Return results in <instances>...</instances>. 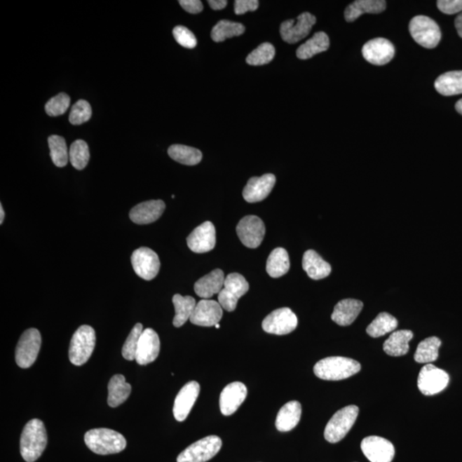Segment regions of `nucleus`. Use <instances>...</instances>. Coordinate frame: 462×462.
Segmentation results:
<instances>
[{"label":"nucleus","instance_id":"obj_26","mask_svg":"<svg viewBox=\"0 0 462 462\" xmlns=\"http://www.w3.org/2000/svg\"><path fill=\"white\" fill-rule=\"evenodd\" d=\"M302 267L313 280H320L327 278L332 273V266L328 262L325 261L321 256L314 250L305 252L302 259Z\"/></svg>","mask_w":462,"mask_h":462},{"label":"nucleus","instance_id":"obj_31","mask_svg":"<svg viewBox=\"0 0 462 462\" xmlns=\"http://www.w3.org/2000/svg\"><path fill=\"white\" fill-rule=\"evenodd\" d=\"M435 88L444 96L462 94V71L449 72L442 74L435 81Z\"/></svg>","mask_w":462,"mask_h":462},{"label":"nucleus","instance_id":"obj_14","mask_svg":"<svg viewBox=\"0 0 462 462\" xmlns=\"http://www.w3.org/2000/svg\"><path fill=\"white\" fill-rule=\"evenodd\" d=\"M236 233L244 246L256 248L259 247L265 238V224L259 217L248 215L240 220Z\"/></svg>","mask_w":462,"mask_h":462},{"label":"nucleus","instance_id":"obj_38","mask_svg":"<svg viewBox=\"0 0 462 462\" xmlns=\"http://www.w3.org/2000/svg\"><path fill=\"white\" fill-rule=\"evenodd\" d=\"M245 27L242 23L229 20H221L213 27L211 36L213 41L222 42L228 38L242 36Z\"/></svg>","mask_w":462,"mask_h":462},{"label":"nucleus","instance_id":"obj_4","mask_svg":"<svg viewBox=\"0 0 462 462\" xmlns=\"http://www.w3.org/2000/svg\"><path fill=\"white\" fill-rule=\"evenodd\" d=\"M96 336L94 328L89 325H81L74 333L69 349V358L75 366H81L87 362L94 352Z\"/></svg>","mask_w":462,"mask_h":462},{"label":"nucleus","instance_id":"obj_23","mask_svg":"<svg viewBox=\"0 0 462 462\" xmlns=\"http://www.w3.org/2000/svg\"><path fill=\"white\" fill-rule=\"evenodd\" d=\"M165 209L164 201H149L140 203L132 208L130 217L132 222L137 224H149L157 221Z\"/></svg>","mask_w":462,"mask_h":462},{"label":"nucleus","instance_id":"obj_45","mask_svg":"<svg viewBox=\"0 0 462 462\" xmlns=\"http://www.w3.org/2000/svg\"><path fill=\"white\" fill-rule=\"evenodd\" d=\"M173 36L177 43L185 48L193 49L197 45L195 34L184 26H177L173 29Z\"/></svg>","mask_w":462,"mask_h":462},{"label":"nucleus","instance_id":"obj_37","mask_svg":"<svg viewBox=\"0 0 462 462\" xmlns=\"http://www.w3.org/2000/svg\"><path fill=\"white\" fill-rule=\"evenodd\" d=\"M398 325L397 318L390 313H381L368 325L367 332L369 336L376 339L394 332Z\"/></svg>","mask_w":462,"mask_h":462},{"label":"nucleus","instance_id":"obj_35","mask_svg":"<svg viewBox=\"0 0 462 462\" xmlns=\"http://www.w3.org/2000/svg\"><path fill=\"white\" fill-rule=\"evenodd\" d=\"M441 344V340L437 337H430L423 340L418 345L414 360L421 364L433 362L438 358V351H440Z\"/></svg>","mask_w":462,"mask_h":462},{"label":"nucleus","instance_id":"obj_5","mask_svg":"<svg viewBox=\"0 0 462 462\" xmlns=\"http://www.w3.org/2000/svg\"><path fill=\"white\" fill-rule=\"evenodd\" d=\"M358 414L359 407L355 405L345 407L337 411L326 425L325 429L326 441L336 444L344 440L354 426Z\"/></svg>","mask_w":462,"mask_h":462},{"label":"nucleus","instance_id":"obj_47","mask_svg":"<svg viewBox=\"0 0 462 462\" xmlns=\"http://www.w3.org/2000/svg\"><path fill=\"white\" fill-rule=\"evenodd\" d=\"M259 2L258 0H236L235 1V13L243 15L247 11H254L258 9Z\"/></svg>","mask_w":462,"mask_h":462},{"label":"nucleus","instance_id":"obj_15","mask_svg":"<svg viewBox=\"0 0 462 462\" xmlns=\"http://www.w3.org/2000/svg\"><path fill=\"white\" fill-rule=\"evenodd\" d=\"M360 447L371 462H391L395 456L394 445L381 437H365Z\"/></svg>","mask_w":462,"mask_h":462},{"label":"nucleus","instance_id":"obj_44","mask_svg":"<svg viewBox=\"0 0 462 462\" xmlns=\"http://www.w3.org/2000/svg\"><path fill=\"white\" fill-rule=\"evenodd\" d=\"M71 104V98L69 95L61 93V94L53 97L46 104V111L49 116H57L63 115Z\"/></svg>","mask_w":462,"mask_h":462},{"label":"nucleus","instance_id":"obj_7","mask_svg":"<svg viewBox=\"0 0 462 462\" xmlns=\"http://www.w3.org/2000/svg\"><path fill=\"white\" fill-rule=\"evenodd\" d=\"M222 447V440L217 436H208L193 444L178 456L177 462H205L215 457Z\"/></svg>","mask_w":462,"mask_h":462},{"label":"nucleus","instance_id":"obj_24","mask_svg":"<svg viewBox=\"0 0 462 462\" xmlns=\"http://www.w3.org/2000/svg\"><path fill=\"white\" fill-rule=\"evenodd\" d=\"M363 308L362 301L355 299H344L334 308L332 320L341 326L351 325Z\"/></svg>","mask_w":462,"mask_h":462},{"label":"nucleus","instance_id":"obj_25","mask_svg":"<svg viewBox=\"0 0 462 462\" xmlns=\"http://www.w3.org/2000/svg\"><path fill=\"white\" fill-rule=\"evenodd\" d=\"M224 271L220 269L212 271L204 276L196 283L195 291L198 297L203 299H210L219 294L223 290L224 285Z\"/></svg>","mask_w":462,"mask_h":462},{"label":"nucleus","instance_id":"obj_10","mask_svg":"<svg viewBox=\"0 0 462 462\" xmlns=\"http://www.w3.org/2000/svg\"><path fill=\"white\" fill-rule=\"evenodd\" d=\"M449 376L433 364H426L419 372L418 387L422 394L433 395L440 393L448 386Z\"/></svg>","mask_w":462,"mask_h":462},{"label":"nucleus","instance_id":"obj_33","mask_svg":"<svg viewBox=\"0 0 462 462\" xmlns=\"http://www.w3.org/2000/svg\"><path fill=\"white\" fill-rule=\"evenodd\" d=\"M290 267L288 252L283 247L275 248L267 259V273L273 278H280L288 273Z\"/></svg>","mask_w":462,"mask_h":462},{"label":"nucleus","instance_id":"obj_8","mask_svg":"<svg viewBox=\"0 0 462 462\" xmlns=\"http://www.w3.org/2000/svg\"><path fill=\"white\" fill-rule=\"evenodd\" d=\"M41 345V336L37 329L30 328L22 333L15 348V362L21 368H29L36 362Z\"/></svg>","mask_w":462,"mask_h":462},{"label":"nucleus","instance_id":"obj_48","mask_svg":"<svg viewBox=\"0 0 462 462\" xmlns=\"http://www.w3.org/2000/svg\"><path fill=\"white\" fill-rule=\"evenodd\" d=\"M179 4L189 13L198 14L203 11V4L200 0H180Z\"/></svg>","mask_w":462,"mask_h":462},{"label":"nucleus","instance_id":"obj_34","mask_svg":"<svg viewBox=\"0 0 462 462\" xmlns=\"http://www.w3.org/2000/svg\"><path fill=\"white\" fill-rule=\"evenodd\" d=\"M175 308L173 325L181 327L190 320L196 306V301L192 297H182L179 294H175L172 298Z\"/></svg>","mask_w":462,"mask_h":462},{"label":"nucleus","instance_id":"obj_49","mask_svg":"<svg viewBox=\"0 0 462 462\" xmlns=\"http://www.w3.org/2000/svg\"><path fill=\"white\" fill-rule=\"evenodd\" d=\"M208 4L212 10L219 11L226 7L228 2L226 0H209Z\"/></svg>","mask_w":462,"mask_h":462},{"label":"nucleus","instance_id":"obj_1","mask_svg":"<svg viewBox=\"0 0 462 462\" xmlns=\"http://www.w3.org/2000/svg\"><path fill=\"white\" fill-rule=\"evenodd\" d=\"M48 444V434L44 423L34 419L27 423L23 428L20 440L21 455L27 462H34L44 452Z\"/></svg>","mask_w":462,"mask_h":462},{"label":"nucleus","instance_id":"obj_21","mask_svg":"<svg viewBox=\"0 0 462 462\" xmlns=\"http://www.w3.org/2000/svg\"><path fill=\"white\" fill-rule=\"evenodd\" d=\"M275 184L276 177L273 174H265L262 177L250 178L243 189L244 200L248 203H259L265 200L273 191Z\"/></svg>","mask_w":462,"mask_h":462},{"label":"nucleus","instance_id":"obj_19","mask_svg":"<svg viewBox=\"0 0 462 462\" xmlns=\"http://www.w3.org/2000/svg\"><path fill=\"white\" fill-rule=\"evenodd\" d=\"M200 384L196 381L189 382L182 388L175 399L173 414L177 421H185L190 411L195 405L198 395L200 394Z\"/></svg>","mask_w":462,"mask_h":462},{"label":"nucleus","instance_id":"obj_2","mask_svg":"<svg viewBox=\"0 0 462 462\" xmlns=\"http://www.w3.org/2000/svg\"><path fill=\"white\" fill-rule=\"evenodd\" d=\"M360 369L358 361L345 357L333 356L318 361L314 366L313 372L318 378L337 381L351 378L358 374Z\"/></svg>","mask_w":462,"mask_h":462},{"label":"nucleus","instance_id":"obj_53","mask_svg":"<svg viewBox=\"0 0 462 462\" xmlns=\"http://www.w3.org/2000/svg\"><path fill=\"white\" fill-rule=\"evenodd\" d=\"M215 327H216L217 329H219L220 325H219V324H217V325H215Z\"/></svg>","mask_w":462,"mask_h":462},{"label":"nucleus","instance_id":"obj_39","mask_svg":"<svg viewBox=\"0 0 462 462\" xmlns=\"http://www.w3.org/2000/svg\"><path fill=\"white\" fill-rule=\"evenodd\" d=\"M50 156L57 167H64L69 161V151L65 140L60 135H51L48 138Z\"/></svg>","mask_w":462,"mask_h":462},{"label":"nucleus","instance_id":"obj_46","mask_svg":"<svg viewBox=\"0 0 462 462\" xmlns=\"http://www.w3.org/2000/svg\"><path fill=\"white\" fill-rule=\"evenodd\" d=\"M438 9L442 13L453 15L462 11V0H440L437 2Z\"/></svg>","mask_w":462,"mask_h":462},{"label":"nucleus","instance_id":"obj_50","mask_svg":"<svg viewBox=\"0 0 462 462\" xmlns=\"http://www.w3.org/2000/svg\"><path fill=\"white\" fill-rule=\"evenodd\" d=\"M455 25L458 34L462 38V13L456 18Z\"/></svg>","mask_w":462,"mask_h":462},{"label":"nucleus","instance_id":"obj_11","mask_svg":"<svg viewBox=\"0 0 462 462\" xmlns=\"http://www.w3.org/2000/svg\"><path fill=\"white\" fill-rule=\"evenodd\" d=\"M298 318L289 308L273 311L262 322V328L267 333L274 335H287L296 329Z\"/></svg>","mask_w":462,"mask_h":462},{"label":"nucleus","instance_id":"obj_51","mask_svg":"<svg viewBox=\"0 0 462 462\" xmlns=\"http://www.w3.org/2000/svg\"><path fill=\"white\" fill-rule=\"evenodd\" d=\"M4 219H5V211H4L2 204L0 205V224H3Z\"/></svg>","mask_w":462,"mask_h":462},{"label":"nucleus","instance_id":"obj_27","mask_svg":"<svg viewBox=\"0 0 462 462\" xmlns=\"http://www.w3.org/2000/svg\"><path fill=\"white\" fill-rule=\"evenodd\" d=\"M384 0H357L349 5L345 10V20L352 22L358 19L361 15L379 14L386 9Z\"/></svg>","mask_w":462,"mask_h":462},{"label":"nucleus","instance_id":"obj_12","mask_svg":"<svg viewBox=\"0 0 462 462\" xmlns=\"http://www.w3.org/2000/svg\"><path fill=\"white\" fill-rule=\"evenodd\" d=\"M132 266L135 273L144 280H152L161 269L158 256L149 247H140L131 256Z\"/></svg>","mask_w":462,"mask_h":462},{"label":"nucleus","instance_id":"obj_40","mask_svg":"<svg viewBox=\"0 0 462 462\" xmlns=\"http://www.w3.org/2000/svg\"><path fill=\"white\" fill-rule=\"evenodd\" d=\"M90 158L88 145L83 140H76L69 147V161L74 168L83 170Z\"/></svg>","mask_w":462,"mask_h":462},{"label":"nucleus","instance_id":"obj_43","mask_svg":"<svg viewBox=\"0 0 462 462\" xmlns=\"http://www.w3.org/2000/svg\"><path fill=\"white\" fill-rule=\"evenodd\" d=\"M92 116V108L90 104L86 100H80L74 104L71 114H69V123L73 125H81L88 121Z\"/></svg>","mask_w":462,"mask_h":462},{"label":"nucleus","instance_id":"obj_41","mask_svg":"<svg viewBox=\"0 0 462 462\" xmlns=\"http://www.w3.org/2000/svg\"><path fill=\"white\" fill-rule=\"evenodd\" d=\"M275 48L271 43H263L250 53L246 58L248 64L258 66L269 64L275 57Z\"/></svg>","mask_w":462,"mask_h":462},{"label":"nucleus","instance_id":"obj_42","mask_svg":"<svg viewBox=\"0 0 462 462\" xmlns=\"http://www.w3.org/2000/svg\"><path fill=\"white\" fill-rule=\"evenodd\" d=\"M142 332L143 325L140 323L135 325L133 329H131L122 349V355L124 359L130 361L135 360L140 337H141Z\"/></svg>","mask_w":462,"mask_h":462},{"label":"nucleus","instance_id":"obj_29","mask_svg":"<svg viewBox=\"0 0 462 462\" xmlns=\"http://www.w3.org/2000/svg\"><path fill=\"white\" fill-rule=\"evenodd\" d=\"M130 393L131 386L126 382L124 376L116 374L112 376L108 384V405L116 407L123 405Z\"/></svg>","mask_w":462,"mask_h":462},{"label":"nucleus","instance_id":"obj_22","mask_svg":"<svg viewBox=\"0 0 462 462\" xmlns=\"http://www.w3.org/2000/svg\"><path fill=\"white\" fill-rule=\"evenodd\" d=\"M161 351V340L154 329L147 328L140 337L135 360L139 365L145 366L157 359Z\"/></svg>","mask_w":462,"mask_h":462},{"label":"nucleus","instance_id":"obj_13","mask_svg":"<svg viewBox=\"0 0 462 462\" xmlns=\"http://www.w3.org/2000/svg\"><path fill=\"white\" fill-rule=\"evenodd\" d=\"M316 23V18L309 13L298 15L297 21L290 19L283 22L280 27V34L287 43L294 44L308 36L313 26Z\"/></svg>","mask_w":462,"mask_h":462},{"label":"nucleus","instance_id":"obj_9","mask_svg":"<svg viewBox=\"0 0 462 462\" xmlns=\"http://www.w3.org/2000/svg\"><path fill=\"white\" fill-rule=\"evenodd\" d=\"M250 290L245 278L239 273H231L225 278L224 288L219 294V304L222 308L233 312L238 306L239 299Z\"/></svg>","mask_w":462,"mask_h":462},{"label":"nucleus","instance_id":"obj_36","mask_svg":"<svg viewBox=\"0 0 462 462\" xmlns=\"http://www.w3.org/2000/svg\"><path fill=\"white\" fill-rule=\"evenodd\" d=\"M168 154L175 161L185 165H196L203 159V153L199 149L184 145L170 146Z\"/></svg>","mask_w":462,"mask_h":462},{"label":"nucleus","instance_id":"obj_28","mask_svg":"<svg viewBox=\"0 0 462 462\" xmlns=\"http://www.w3.org/2000/svg\"><path fill=\"white\" fill-rule=\"evenodd\" d=\"M301 416V405L300 402L292 401L286 403L278 412L277 419H276V427L279 432H290L300 422Z\"/></svg>","mask_w":462,"mask_h":462},{"label":"nucleus","instance_id":"obj_20","mask_svg":"<svg viewBox=\"0 0 462 462\" xmlns=\"http://www.w3.org/2000/svg\"><path fill=\"white\" fill-rule=\"evenodd\" d=\"M247 390L245 384L240 382H234L228 384L221 392L219 407L221 413L225 416L236 413L239 407L245 401Z\"/></svg>","mask_w":462,"mask_h":462},{"label":"nucleus","instance_id":"obj_16","mask_svg":"<svg viewBox=\"0 0 462 462\" xmlns=\"http://www.w3.org/2000/svg\"><path fill=\"white\" fill-rule=\"evenodd\" d=\"M395 46L384 38H375L367 42L362 48V55L369 63L384 65L395 56Z\"/></svg>","mask_w":462,"mask_h":462},{"label":"nucleus","instance_id":"obj_17","mask_svg":"<svg viewBox=\"0 0 462 462\" xmlns=\"http://www.w3.org/2000/svg\"><path fill=\"white\" fill-rule=\"evenodd\" d=\"M187 243L193 253L203 254L212 250L216 245L215 225L209 221L201 224L188 236Z\"/></svg>","mask_w":462,"mask_h":462},{"label":"nucleus","instance_id":"obj_6","mask_svg":"<svg viewBox=\"0 0 462 462\" xmlns=\"http://www.w3.org/2000/svg\"><path fill=\"white\" fill-rule=\"evenodd\" d=\"M409 32L419 45L428 49L436 48L442 36L440 26L433 19L426 15H416L412 19Z\"/></svg>","mask_w":462,"mask_h":462},{"label":"nucleus","instance_id":"obj_3","mask_svg":"<svg viewBox=\"0 0 462 462\" xmlns=\"http://www.w3.org/2000/svg\"><path fill=\"white\" fill-rule=\"evenodd\" d=\"M84 440L89 449L102 456L120 453L127 445L126 440L122 434L107 428L88 430L85 434Z\"/></svg>","mask_w":462,"mask_h":462},{"label":"nucleus","instance_id":"obj_32","mask_svg":"<svg viewBox=\"0 0 462 462\" xmlns=\"http://www.w3.org/2000/svg\"><path fill=\"white\" fill-rule=\"evenodd\" d=\"M329 48V39L327 34L325 32H318L304 44L299 46L297 56L302 60H309L316 54L327 51Z\"/></svg>","mask_w":462,"mask_h":462},{"label":"nucleus","instance_id":"obj_52","mask_svg":"<svg viewBox=\"0 0 462 462\" xmlns=\"http://www.w3.org/2000/svg\"><path fill=\"white\" fill-rule=\"evenodd\" d=\"M456 111H458V114L462 115V99L460 100L459 102H457L456 104Z\"/></svg>","mask_w":462,"mask_h":462},{"label":"nucleus","instance_id":"obj_30","mask_svg":"<svg viewBox=\"0 0 462 462\" xmlns=\"http://www.w3.org/2000/svg\"><path fill=\"white\" fill-rule=\"evenodd\" d=\"M414 333L409 329L395 332L391 334L383 344V351L390 356H402L409 351V341L413 339Z\"/></svg>","mask_w":462,"mask_h":462},{"label":"nucleus","instance_id":"obj_18","mask_svg":"<svg viewBox=\"0 0 462 462\" xmlns=\"http://www.w3.org/2000/svg\"><path fill=\"white\" fill-rule=\"evenodd\" d=\"M223 317V308L219 301L203 299L198 302L190 318L192 324L211 327L219 323Z\"/></svg>","mask_w":462,"mask_h":462}]
</instances>
